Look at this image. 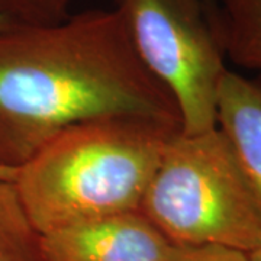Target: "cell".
<instances>
[{"mask_svg": "<svg viewBox=\"0 0 261 261\" xmlns=\"http://www.w3.org/2000/svg\"><path fill=\"white\" fill-rule=\"evenodd\" d=\"M10 23L9 22H6L5 19H2L0 18V29H3V28H6V27H9Z\"/></svg>", "mask_w": 261, "mask_h": 261, "instance_id": "obj_14", "label": "cell"}, {"mask_svg": "<svg viewBox=\"0 0 261 261\" xmlns=\"http://www.w3.org/2000/svg\"><path fill=\"white\" fill-rule=\"evenodd\" d=\"M248 260L250 261H261V243L258 247H255L252 251L248 252Z\"/></svg>", "mask_w": 261, "mask_h": 261, "instance_id": "obj_12", "label": "cell"}, {"mask_svg": "<svg viewBox=\"0 0 261 261\" xmlns=\"http://www.w3.org/2000/svg\"><path fill=\"white\" fill-rule=\"evenodd\" d=\"M16 171H18V170L2 167V166H0V180H12V181H13L15 177H16Z\"/></svg>", "mask_w": 261, "mask_h": 261, "instance_id": "obj_11", "label": "cell"}, {"mask_svg": "<svg viewBox=\"0 0 261 261\" xmlns=\"http://www.w3.org/2000/svg\"><path fill=\"white\" fill-rule=\"evenodd\" d=\"M112 3L141 63L177 103L181 132L216 128L218 89L228 68L205 0Z\"/></svg>", "mask_w": 261, "mask_h": 261, "instance_id": "obj_4", "label": "cell"}, {"mask_svg": "<svg viewBox=\"0 0 261 261\" xmlns=\"http://www.w3.org/2000/svg\"><path fill=\"white\" fill-rule=\"evenodd\" d=\"M42 241L47 261H173L176 251L141 211L65 225Z\"/></svg>", "mask_w": 261, "mask_h": 261, "instance_id": "obj_5", "label": "cell"}, {"mask_svg": "<svg viewBox=\"0 0 261 261\" xmlns=\"http://www.w3.org/2000/svg\"><path fill=\"white\" fill-rule=\"evenodd\" d=\"M141 116L181 128L177 103L141 63L113 9L0 29V166L18 170L67 128Z\"/></svg>", "mask_w": 261, "mask_h": 261, "instance_id": "obj_1", "label": "cell"}, {"mask_svg": "<svg viewBox=\"0 0 261 261\" xmlns=\"http://www.w3.org/2000/svg\"><path fill=\"white\" fill-rule=\"evenodd\" d=\"M180 126L141 116H105L67 128L13 180L41 233L103 215L140 211L161 155Z\"/></svg>", "mask_w": 261, "mask_h": 261, "instance_id": "obj_2", "label": "cell"}, {"mask_svg": "<svg viewBox=\"0 0 261 261\" xmlns=\"http://www.w3.org/2000/svg\"><path fill=\"white\" fill-rule=\"evenodd\" d=\"M216 126L231 141L261 196V73L254 77L225 73L218 89Z\"/></svg>", "mask_w": 261, "mask_h": 261, "instance_id": "obj_6", "label": "cell"}, {"mask_svg": "<svg viewBox=\"0 0 261 261\" xmlns=\"http://www.w3.org/2000/svg\"><path fill=\"white\" fill-rule=\"evenodd\" d=\"M140 211L174 245L248 254L261 243V196L218 126L168 141Z\"/></svg>", "mask_w": 261, "mask_h": 261, "instance_id": "obj_3", "label": "cell"}, {"mask_svg": "<svg viewBox=\"0 0 261 261\" xmlns=\"http://www.w3.org/2000/svg\"><path fill=\"white\" fill-rule=\"evenodd\" d=\"M173 261H250L248 254L219 245H176Z\"/></svg>", "mask_w": 261, "mask_h": 261, "instance_id": "obj_10", "label": "cell"}, {"mask_svg": "<svg viewBox=\"0 0 261 261\" xmlns=\"http://www.w3.org/2000/svg\"><path fill=\"white\" fill-rule=\"evenodd\" d=\"M206 6L209 8V10L212 12V15L216 19V23H218V2L216 0H205Z\"/></svg>", "mask_w": 261, "mask_h": 261, "instance_id": "obj_13", "label": "cell"}, {"mask_svg": "<svg viewBox=\"0 0 261 261\" xmlns=\"http://www.w3.org/2000/svg\"><path fill=\"white\" fill-rule=\"evenodd\" d=\"M73 0H0V18L10 25L42 27L67 19Z\"/></svg>", "mask_w": 261, "mask_h": 261, "instance_id": "obj_9", "label": "cell"}, {"mask_svg": "<svg viewBox=\"0 0 261 261\" xmlns=\"http://www.w3.org/2000/svg\"><path fill=\"white\" fill-rule=\"evenodd\" d=\"M225 58L261 73V0H216Z\"/></svg>", "mask_w": 261, "mask_h": 261, "instance_id": "obj_7", "label": "cell"}, {"mask_svg": "<svg viewBox=\"0 0 261 261\" xmlns=\"http://www.w3.org/2000/svg\"><path fill=\"white\" fill-rule=\"evenodd\" d=\"M0 261H47L42 233L32 224L12 180H0Z\"/></svg>", "mask_w": 261, "mask_h": 261, "instance_id": "obj_8", "label": "cell"}]
</instances>
